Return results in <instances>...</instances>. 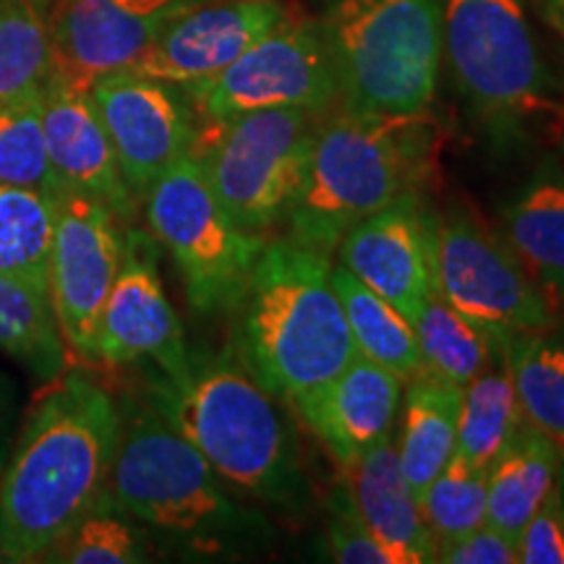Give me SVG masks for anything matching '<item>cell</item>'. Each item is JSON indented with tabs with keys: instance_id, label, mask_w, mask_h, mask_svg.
I'll return each instance as SVG.
<instances>
[{
	"instance_id": "29",
	"label": "cell",
	"mask_w": 564,
	"mask_h": 564,
	"mask_svg": "<svg viewBox=\"0 0 564 564\" xmlns=\"http://www.w3.org/2000/svg\"><path fill=\"white\" fill-rule=\"evenodd\" d=\"M53 220V196L0 183V272L47 291Z\"/></svg>"
},
{
	"instance_id": "21",
	"label": "cell",
	"mask_w": 564,
	"mask_h": 564,
	"mask_svg": "<svg viewBox=\"0 0 564 564\" xmlns=\"http://www.w3.org/2000/svg\"><path fill=\"white\" fill-rule=\"evenodd\" d=\"M507 243L541 288L556 316L564 314V171L549 165L505 209Z\"/></svg>"
},
{
	"instance_id": "38",
	"label": "cell",
	"mask_w": 564,
	"mask_h": 564,
	"mask_svg": "<svg viewBox=\"0 0 564 564\" xmlns=\"http://www.w3.org/2000/svg\"><path fill=\"white\" fill-rule=\"evenodd\" d=\"M541 11L556 32L564 34V0H539Z\"/></svg>"
},
{
	"instance_id": "22",
	"label": "cell",
	"mask_w": 564,
	"mask_h": 564,
	"mask_svg": "<svg viewBox=\"0 0 564 564\" xmlns=\"http://www.w3.org/2000/svg\"><path fill=\"white\" fill-rule=\"evenodd\" d=\"M463 387H457L426 366L405 379L403 432L398 442L400 468L413 497H423L429 484L453 460L457 444V413Z\"/></svg>"
},
{
	"instance_id": "36",
	"label": "cell",
	"mask_w": 564,
	"mask_h": 564,
	"mask_svg": "<svg viewBox=\"0 0 564 564\" xmlns=\"http://www.w3.org/2000/svg\"><path fill=\"white\" fill-rule=\"evenodd\" d=\"M442 564H518V541L484 523L436 546Z\"/></svg>"
},
{
	"instance_id": "41",
	"label": "cell",
	"mask_w": 564,
	"mask_h": 564,
	"mask_svg": "<svg viewBox=\"0 0 564 564\" xmlns=\"http://www.w3.org/2000/svg\"><path fill=\"white\" fill-rule=\"evenodd\" d=\"M560 489H562V510H564V474H562V484H560Z\"/></svg>"
},
{
	"instance_id": "16",
	"label": "cell",
	"mask_w": 564,
	"mask_h": 564,
	"mask_svg": "<svg viewBox=\"0 0 564 564\" xmlns=\"http://www.w3.org/2000/svg\"><path fill=\"white\" fill-rule=\"evenodd\" d=\"M293 13L288 0H207L167 24L129 68L181 87L209 79Z\"/></svg>"
},
{
	"instance_id": "35",
	"label": "cell",
	"mask_w": 564,
	"mask_h": 564,
	"mask_svg": "<svg viewBox=\"0 0 564 564\" xmlns=\"http://www.w3.org/2000/svg\"><path fill=\"white\" fill-rule=\"evenodd\" d=\"M520 564H564V510L560 484L552 486L518 539Z\"/></svg>"
},
{
	"instance_id": "4",
	"label": "cell",
	"mask_w": 564,
	"mask_h": 564,
	"mask_svg": "<svg viewBox=\"0 0 564 564\" xmlns=\"http://www.w3.org/2000/svg\"><path fill=\"white\" fill-rule=\"evenodd\" d=\"M333 253L267 241L241 303V358L272 398L295 405L358 356L333 280Z\"/></svg>"
},
{
	"instance_id": "7",
	"label": "cell",
	"mask_w": 564,
	"mask_h": 564,
	"mask_svg": "<svg viewBox=\"0 0 564 564\" xmlns=\"http://www.w3.org/2000/svg\"><path fill=\"white\" fill-rule=\"evenodd\" d=\"M141 202L152 238L171 253L181 274L188 306L199 314L238 308L270 236H257L230 220L202 160L194 152L175 160Z\"/></svg>"
},
{
	"instance_id": "31",
	"label": "cell",
	"mask_w": 564,
	"mask_h": 564,
	"mask_svg": "<svg viewBox=\"0 0 564 564\" xmlns=\"http://www.w3.org/2000/svg\"><path fill=\"white\" fill-rule=\"evenodd\" d=\"M0 183L53 199L63 194L42 131V84L0 105Z\"/></svg>"
},
{
	"instance_id": "10",
	"label": "cell",
	"mask_w": 564,
	"mask_h": 564,
	"mask_svg": "<svg viewBox=\"0 0 564 564\" xmlns=\"http://www.w3.org/2000/svg\"><path fill=\"white\" fill-rule=\"evenodd\" d=\"M432 251L436 291L494 345L560 322L507 238L470 207L432 217Z\"/></svg>"
},
{
	"instance_id": "27",
	"label": "cell",
	"mask_w": 564,
	"mask_h": 564,
	"mask_svg": "<svg viewBox=\"0 0 564 564\" xmlns=\"http://www.w3.org/2000/svg\"><path fill=\"white\" fill-rule=\"evenodd\" d=\"M333 280L343 301L345 319H348L358 356L398 373L403 382L411 379L423 366L419 337H415L411 319L400 314L392 303H387L382 295L366 288L343 264H335Z\"/></svg>"
},
{
	"instance_id": "39",
	"label": "cell",
	"mask_w": 564,
	"mask_h": 564,
	"mask_svg": "<svg viewBox=\"0 0 564 564\" xmlns=\"http://www.w3.org/2000/svg\"><path fill=\"white\" fill-rule=\"evenodd\" d=\"M0 564H11L9 546H6V531H3V520H0Z\"/></svg>"
},
{
	"instance_id": "30",
	"label": "cell",
	"mask_w": 564,
	"mask_h": 564,
	"mask_svg": "<svg viewBox=\"0 0 564 564\" xmlns=\"http://www.w3.org/2000/svg\"><path fill=\"white\" fill-rule=\"evenodd\" d=\"M45 564H139L150 562L137 520L105 494L42 556Z\"/></svg>"
},
{
	"instance_id": "11",
	"label": "cell",
	"mask_w": 564,
	"mask_h": 564,
	"mask_svg": "<svg viewBox=\"0 0 564 564\" xmlns=\"http://www.w3.org/2000/svg\"><path fill=\"white\" fill-rule=\"evenodd\" d=\"M202 121H228L253 110L299 108L327 116L340 102L333 58L319 21L301 13L253 42L220 74L186 84Z\"/></svg>"
},
{
	"instance_id": "15",
	"label": "cell",
	"mask_w": 564,
	"mask_h": 564,
	"mask_svg": "<svg viewBox=\"0 0 564 564\" xmlns=\"http://www.w3.org/2000/svg\"><path fill=\"white\" fill-rule=\"evenodd\" d=\"M207 0H53L47 13L53 66L89 84L129 68L167 24Z\"/></svg>"
},
{
	"instance_id": "24",
	"label": "cell",
	"mask_w": 564,
	"mask_h": 564,
	"mask_svg": "<svg viewBox=\"0 0 564 564\" xmlns=\"http://www.w3.org/2000/svg\"><path fill=\"white\" fill-rule=\"evenodd\" d=\"M510 371L525 423L564 457V327L520 333L497 345Z\"/></svg>"
},
{
	"instance_id": "17",
	"label": "cell",
	"mask_w": 564,
	"mask_h": 564,
	"mask_svg": "<svg viewBox=\"0 0 564 564\" xmlns=\"http://www.w3.org/2000/svg\"><path fill=\"white\" fill-rule=\"evenodd\" d=\"M42 131L61 192L108 204L123 225L137 217L139 202L126 186L89 87L55 66L42 82Z\"/></svg>"
},
{
	"instance_id": "34",
	"label": "cell",
	"mask_w": 564,
	"mask_h": 564,
	"mask_svg": "<svg viewBox=\"0 0 564 564\" xmlns=\"http://www.w3.org/2000/svg\"><path fill=\"white\" fill-rule=\"evenodd\" d=\"M327 549L340 564H390V556L377 544L352 502L345 476L327 499Z\"/></svg>"
},
{
	"instance_id": "40",
	"label": "cell",
	"mask_w": 564,
	"mask_h": 564,
	"mask_svg": "<svg viewBox=\"0 0 564 564\" xmlns=\"http://www.w3.org/2000/svg\"><path fill=\"white\" fill-rule=\"evenodd\" d=\"M26 3H32L34 9H40V11L45 13V17H47V13H51V6H53V0H26Z\"/></svg>"
},
{
	"instance_id": "14",
	"label": "cell",
	"mask_w": 564,
	"mask_h": 564,
	"mask_svg": "<svg viewBox=\"0 0 564 564\" xmlns=\"http://www.w3.org/2000/svg\"><path fill=\"white\" fill-rule=\"evenodd\" d=\"M144 361L165 377H181L192 358L162 285L158 241L152 232L129 228L121 267L97 324L95 364L123 369Z\"/></svg>"
},
{
	"instance_id": "12",
	"label": "cell",
	"mask_w": 564,
	"mask_h": 564,
	"mask_svg": "<svg viewBox=\"0 0 564 564\" xmlns=\"http://www.w3.org/2000/svg\"><path fill=\"white\" fill-rule=\"evenodd\" d=\"M126 225L108 204L63 192L55 199L47 257V295L63 343L84 364H95V337L123 257Z\"/></svg>"
},
{
	"instance_id": "25",
	"label": "cell",
	"mask_w": 564,
	"mask_h": 564,
	"mask_svg": "<svg viewBox=\"0 0 564 564\" xmlns=\"http://www.w3.org/2000/svg\"><path fill=\"white\" fill-rule=\"evenodd\" d=\"M0 352L42 384H51L68 366L51 295L9 272H0Z\"/></svg>"
},
{
	"instance_id": "19",
	"label": "cell",
	"mask_w": 564,
	"mask_h": 564,
	"mask_svg": "<svg viewBox=\"0 0 564 564\" xmlns=\"http://www.w3.org/2000/svg\"><path fill=\"white\" fill-rule=\"evenodd\" d=\"M403 384L398 373L356 356L333 382L306 394L293 408L345 470L373 442L392 432Z\"/></svg>"
},
{
	"instance_id": "6",
	"label": "cell",
	"mask_w": 564,
	"mask_h": 564,
	"mask_svg": "<svg viewBox=\"0 0 564 564\" xmlns=\"http://www.w3.org/2000/svg\"><path fill=\"white\" fill-rule=\"evenodd\" d=\"M337 95L356 112H429L442 63L440 0H327Z\"/></svg>"
},
{
	"instance_id": "18",
	"label": "cell",
	"mask_w": 564,
	"mask_h": 564,
	"mask_svg": "<svg viewBox=\"0 0 564 564\" xmlns=\"http://www.w3.org/2000/svg\"><path fill=\"white\" fill-rule=\"evenodd\" d=\"M340 264L413 319L434 288L432 215L423 194H408L345 232Z\"/></svg>"
},
{
	"instance_id": "33",
	"label": "cell",
	"mask_w": 564,
	"mask_h": 564,
	"mask_svg": "<svg viewBox=\"0 0 564 564\" xmlns=\"http://www.w3.org/2000/svg\"><path fill=\"white\" fill-rule=\"evenodd\" d=\"M486 474L460 455L442 468L421 497V514L436 546L486 523Z\"/></svg>"
},
{
	"instance_id": "5",
	"label": "cell",
	"mask_w": 564,
	"mask_h": 564,
	"mask_svg": "<svg viewBox=\"0 0 564 564\" xmlns=\"http://www.w3.org/2000/svg\"><path fill=\"white\" fill-rule=\"evenodd\" d=\"M121 432L108 497L141 525L188 552H225L249 533L246 514L223 491L220 476L144 394L118 400Z\"/></svg>"
},
{
	"instance_id": "37",
	"label": "cell",
	"mask_w": 564,
	"mask_h": 564,
	"mask_svg": "<svg viewBox=\"0 0 564 564\" xmlns=\"http://www.w3.org/2000/svg\"><path fill=\"white\" fill-rule=\"evenodd\" d=\"M19 432V392L11 377L0 371V470L11 453L13 436Z\"/></svg>"
},
{
	"instance_id": "1",
	"label": "cell",
	"mask_w": 564,
	"mask_h": 564,
	"mask_svg": "<svg viewBox=\"0 0 564 564\" xmlns=\"http://www.w3.org/2000/svg\"><path fill=\"white\" fill-rule=\"evenodd\" d=\"M121 411L108 387L66 369L13 436L0 470V520L11 564L42 562L108 491Z\"/></svg>"
},
{
	"instance_id": "26",
	"label": "cell",
	"mask_w": 564,
	"mask_h": 564,
	"mask_svg": "<svg viewBox=\"0 0 564 564\" xmlns=\"http://www.w3.org/2000/svg\"><path fill=\"white\" fill-rule=\"evenodd\" d=\"M523 423V408H520L502 352L497 348L491 366H486L476 379L463 387L455 455L476 468L489 470L491 463L520 434Z\"/></svg>"
},
{
	"instance_id": "2",
	"label": "cell",
	"mask_w": 564,
	"mask_h": 564,
	"mask_svg": "<svg viewBox=\"0 0 564 564\" xmlns=\"http://www.w3.org/2000/svg\"><path fill=\"white\" fill-rule=\"evenodd\" d=\"M442 131L429 112L337 110L316 123L288 238L335 253L343 236L408 194H426Z\"/></svg>"
},
{
	"instance_id": "23",
	"label": "cell",
	"mask_w": 564,
	"mask_h": 564,
	"mask_svg": "<svg viewBox=\"0 0 564 564\" xmlns=\"http://www.w3.org/2000/svg\"><path fill=\"white\" fill-rule=\"evenodd\" d=\"M562 455L544 434L523 426L486 474V523L520 539L560 476Z\"/></svg>"
},
{
	"instance_id": "8",
	"label": "cell",
	"mask_w": 564,
	"mask_h": 564,
	"mask_svg": "<svg viewBox=\"0 0 564 564\" xmlns=\"http://www.w3.org/2000/svg\"><path fill=\"white\" fill-rule=\"evenodd\" d=\"M319 112L253 110L202 121L194 154L238 228L270 236L291 215L312 158Z\"/></svg>"
},
{
	"instance_id": "9",
	"label": "cell",
	"mask_w": 564,
	"mask_h": 564,
	"mask_svg": "<svg viewBox=\"0 0 564 564\" xmlns=\"http://www.w3.org/2000/svg\"><path fill=\"white\" fill-rule=\"evenodd\" d=\"M442 53L478 116L502 133L552 112L523 0H442Z\"/></svg>"
},
{
	"instance_id": "20",
	"label": "cell",
	"mask_w": 564,
	"mask_h": 564,
	"mask_svg": "<svg viewBox=\"0 0 564 564\" xmlns=\"http://www.w3.org/2000/svg\"><path fill=\"white\" fill-rule=\"evenodd\" d=\"M345 481L366 528L390 556V564L436 562V541L400 468L392 432L345 468Z\"/></svg>"
},
{
	"instance_id": "32",
	"label": "cell",
	"mask_w": 564,
	"mask_h": 564,
	"mask_svg": "<svg viewBox=\"0 0 564 564\" xmlns=\"http://www.w3.org/2000/svg\"><path fill=\"white\" fill-rule=\"evenodd\" d=\"M51 68L45 13L26 0H0V105L40 87Z\"/></svg>"
},
{
	"instance_id": "13",
	"label": "cell",
	"mask_w": 564,
	"mask_h": 564,
	"mask_svg": "<svg viewBox=\"0 0 564 564\" xmlns=\"http://www.w3.org/2000/svg\"><path fill=\"white\" fill-rule=\"evenodd\" d=\"M89 95L137 202L165 167L196 150L202 118L181 84L121 68L97 76Z\"/></svg>"
},
{
	"instance_id": "28",
	"label": "cell",
	"mask_w": 564,
	"mask_h": 564,
	"mask_svg": "<svg viewBox=\"0 0 564 564\" xmlns=\"http://www.w3.org/2000/svg\"><path fill=\"white\" fill-rule=\"evenodd\" d=\"M413 329L419 337L423 366L457 387L476 379L497 358V345L463 314H457L442 299L436 285L429 291L419 316L413 319Z\"/></svg>"
},
{
	"instance_id": "3",
	"label": "cell",
	"mask_w": 564,
	"mask_h": 564,
	"mask_svg": "<svg viewBox=\"0 0 564 564\" xmlns=\"http://www.w3.org/2000/svg\"><path fill=\"white\" fill-rule=\"evenodd\" d=\"M144 398L186 436L223 481L285 512H301L308 484L272 394L243 361L217 356L181 377L154 371Z\"/></svg>"
}]
</instances>
